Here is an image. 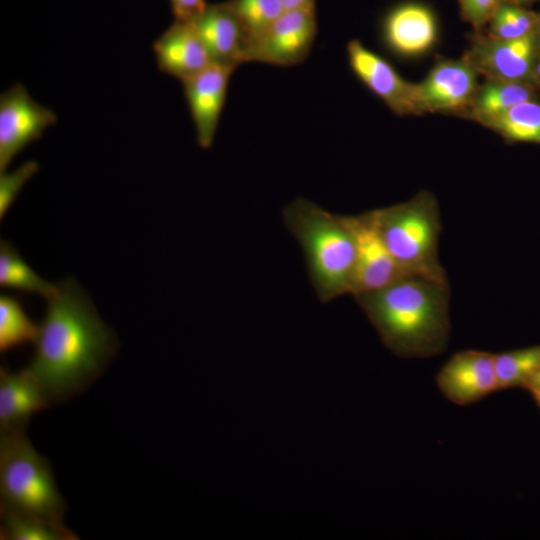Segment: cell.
Here are the masks:
<instances>
[{
	"mask_svg": "<svg viewBox=\"0 0 540 540\" xmlns=\"http://www.w3.org/2000/svg\"><path fill=\"white\" fill-rule=\"evenodd\" d=\"M45 299L35 353L24 370L54 403L82 392L100 376L118 342L74 278L56 283Z\"/></svg>",
	"mask_w": 540,
	"mask_h": 540,
	"instance_id": "6da1fadb",
	"label": "cell"
},
{
	"mask_svg": "<svg viewBox=\"0 0 540 540\" xmlns=\"http://www.w3.org/2000/svg\"><path fill=\"white\" fill-rule=\"evenodd\" d=\"M354 298L393 354L427 358L445 349L450 333L448 284L405 276Z\"/></svg>",
	"mask_w": 540,
	"mask_h": 540,
	"instance_id": "7a4b0ae2",
	"label": "cell"
},
{
	"mask_svg": "<svg viewBox=\"0 0 540 540\" xmlns=\"http://www.w3.org/2000/svg\"><path fill=\"white\" fill-rule=\"evenodd\" d=\"M281 216L303 252L308 278L318 299L326 304L352 295L355 245L341 214L298 197L283 208Z\"/></svg>",
	"mask_w": 540,
	"mask_h": 540,
	"instance_id": "3957f363",
	"label": "cell"
},
{
	"mask_svg": "<svg viewBox=\"0 0 540 540\" xmlns=\"http://www.w3.org/2000/svg\"><path fill=\"white\" fill-rule=\"evenodd\" d=\"M385 244L405 276L448 284L439 260L441 220L436 198L422 190L405 202L376 209Z\"/></svg>",
	"mask_w": 540,
	"mask_h": 540,
	"instance_id": "277c9868",
	"label": "cell"
},
{
	"mask_svg": "<svg viewBox=\"0 0 540 540\" xmlns=\"http://www.w3.org/2000/svg\"><path fill=\"white\" fill-rule=\"evenodd\" d=\"M0 509L63 524L65 501L51 465L24 433L0 437Z\"/></svg>",
	"mask_w": 540,
	"mask_h": 540,
	"instance_id": "5b68a950",
	"label": "cell"
},
{
	"mask_svg": "<svg viewBox=\"0 0 540 540\" xmlns=\"http://www.w3.org/2000/svg\"><path fill=\"white\" fill-rule=\"evenodd\" d=\"M540 48V31L515 39L475 32L464 59L486 79L530 82Z\"/></svg>",
	"mask_w": 540,
	"mask_h": 540,
	"instance_id": "8992f818",
	"label": "cell"
},
{
	"mask_svg": "<svg viewBox=\"0 0 540 540\" xmlns=\"http://www.w3.org/2000/svg\"><path fill=\"white\" fill-rule=\"evenodd\" d=\"M57 122L48 107L35 101L24 85L16 83L0 95V172Z\"/></svg>",
	"mask_w": 540,
	"mask_h": 540,
	"instance_id": "52a82bcc",
	"label": "cell"
},
{
	"mask_svg": "<svg viewBox=\"0 0 540 540\" xmlns=\"http://www.w3.org/2000/svg\"><path fill=\"white\" fill-rule=\"evenodd\" d=\"M350 230L356 254L352 296L383 288L405 277L390 254L381 234L376 209L341 215Z\"/></svg>",
	"mask_w": 540,
	"mask_h": 540,
	"instance_id": "ba28073f",
	"label": "cell"
},
{
	"mask_svg": "<svg viewBox=\"0 0 540 540\" xmlns=\"http://www.w3.org/2000/svg\"><path fill=\"white\" fill-rule=\"evenodd\" d=\"M349 66L354 75L398 116L423 115L417 83L404 79L383 57L360 40L347 44Z\"/></svg>",
	"mask_w": 540,
	"mask_h": 540,
	"instance_id": "9c48e42d",
	"label": "cell"
},
{
	"mask_svg": "<svg viewBox=\"0 0 540 540\" xmlns=\"http://www.w3.org/2000/svg\"><path fill=\"white\" fill-rule=\"evenodd\" d=\"M317 32L316 7L286 10L255 46L251 62L299 65L309 57Z\"/></svg>",
	"mask_w": 540,
	"mask_h": 540,
	"instance_id": "30bf717a",
	"label": "cell"
},
{
	"mask_svg": "<svg viewBox=\"0 0 540 540\" xmlns=\"http://www.w3.org/2000/svg\"><path fill=\"white\" fill-rule=\"evenodd\" d=\"M436 384L454 404L466 406L481 401L500 390L495 354L474 349L453 354L439 370Z\"/></svg>",
	"mask_w": 540,
	"mask_h": 540,
	"instance_id": "8fae6325",
	"label": "cell"
},
{
	"mask_svg": "<svg viewBox=\"0 0 540 540\" xmlns=\"http://www.w3.org/2000/svg\"><path fill=\"white\" fill-rule=\"evenodd\" d=\"M478 75L464 58L437 61L426 77L417 83L423 113L463 115L479 85Z\"/></svg>",
	"mask_w": 540,
	"mask_h": 540,
	"instance_id": "7c38bea8",
	"label": "cell"
},
{
	"mask_svg": "<svg viewBox=\"0 0 540 540\" xmlns=\"http://www.w3.org/2000/svg\"><path fill=\"white\" fill-rule=\"evenodd\" d=\"M234 68L213 63L181 82L194 124L196 141L202 149L212 147L225 106Z\"/></svg>",
	"mask_w": 540,
	"mask_h": 540,
	"instance_id": "4fadbf2b",
	"label": "cell"
},
{
	"mask_svg": "<svg viewBox=\"0 0 540 540\" xmlns=\"http://www.w3.org/2000/svg\"><path fill=\"white\" fill-rule=\"evenodd\" d=\"M191 23L214 63L236 69L250 62L251 41L227 2L208 4Z\"/></svg>",
	"mask_w": 540,
	"mask_h": 540,
	"instance_id": "5bb4252c",
	"label": "cell"
},
{
	"mask_svg": "<svg viewBox=\"0 0 540 540\" xmlns=\"http://www.w3.org/2000/svg\"><path fill=\"white\" fill-rule=\"evenodd\" d=\"M381 37L386 48L397 56H421L430 51L437 41L435 15L422 3L398 4L384 16Z\"/></svg>",
	"mask_w": 540,
	"mask_h": 540,
	"instance_id": "9a60e30c",
	"label": "cell"
},
{
	"mask_svg": "<svg viewBox=\"0 0 540 540\" xmlns=\"http://www.w3.org/2000/svg\"><path fill=\"white\" fill-rule=\"evenodd\" d=\"M157 67L183 82L214 62L191 22H174L153 42Z\"/></svg>",
	"mask_w": 540,
	"mask_h": 540,
	"instance_id": "2e32d148",
	"label": "cell"
},
{
	"mask_svg": "<svg viewBox=\"0 0 540 540\" xmlns=\"http://www.w3.org/2000/svg\"><path fill=\"white\" fill-rule=\"evenodd\" d=\"M43 388L24 369H0V434L24 433L31 417L51 405Z\"/></svg>",
	"mask_w": 540,
	"mask_h": 540,
	"instance_id": "e0dca14e",
	"label": "cell"
},
{
	"mask_svg": "<svg viewBox=\"0 0 540 540\" xmlns=\"http://www.w3.org/2000/svg\"><path fill=\"white\" fill-rule=\"evenodd\" d=\"M536 99L533 83L486 79L479 84L463 114L476 122L506 112L519 103Z\"/></svg>",
	"mask_w": 540,
	"mask_h": 540,
	"instance_id": "ac0fdd59",
	"label": "cell"
},
{
	"mask_svg": "<svg viewBox=\"0 0 540 540\" xmlns=\"http://www.w3.org/2000/svg\"><path fill=\"white\" fill-rule=\"evenodd\" d=\"M478 123L506 140L540 144V102L536 99L519 103Z\"/></svg>",
	"mask_w": 540,
	"mask_h": 540,
	"instance_id": "d6986e66",
	"label": "cell"
},
{
	"mask_svg": "<svg viewBox=\"0 0 540 540\" xmlns=\"http://www.w3.org/2000/svg\"><path fill=\"white\" fill-rule=\"evenodd\" d=\"M0 285L47 298L55 289L24 261L12 242L0 241Z\"/></svg>",
	"mask_w": 540,
	"mask_h": 540,
	"instance_id": "ffe728a7",
	"label": "cell"
},
{
	"mask_svg": "<svg viewBox=\"0 0 540 540\" xmlns=\"http://www.w3.org/2000/svg\"><path fill=\"white\" fill-rule=\"evenodd\" d=\"M0 538L5 540H74L77 536L64 524L0 509Z\"/></svg>",
	"mask_w": 540,
	"mask_h": 540,
	"instance_id": "44dd1931",
	"label": "cell"
},
{
	"mask_svg": "<svg viewBox=\"0 0 540 540\" xmlns=\"http://www.w3.org/2000/svg\"><path fill=\"white\" fill-rule=\"evenodd\" d=\"M39 325L26 313L22 303L14 296H0V351L7 352L27 343H35Z\"/></svg>",
	"mask_w": 540,
	"mask_h": 540,
	"instance_id": "7402d4cb",
	"label": "cell"
},
{
	"mask_svg": "<svg viewBox=\"0 0 540 540\" xmlns=\"http://www.w3.org/2000/svg\"><path fill=\"white\" fill-rule=\"evenodd\" d=\"M227 4L242 23L251 41L252 52L271 26L286 11L283 0H229Z\"/></svg>",
	"mask_w": 540,
	"mask_h": 540,
	"instance_id": "603a6c76",
	"label": "cell"
},
{
	"mask_svg": "<svg viewBox=\"0 0 540 540\" xmlns=\"http://www.w3.org/2000/svg\"><path fill=\"white\" fill-rule=\"evenodd\" d=\"M540 368V345L495 354L499 389L523 387Z\"/></svg>",
	"mask_w": 540,
	"mask_h": 540,
	"instance_id": "cb8c5ba5",
	"label": "cell"
},
{
	"mask_svg": "<svg viewBox=\"0 0 540 540\" xmlns=\"http://www.w3.org/2000/svg\"><path fill=\"white\" fill-rule=\"evenodd\" d=\"M540 31V13L503 1L488 23L487 34L498 39H515Z\"/></svg>",
	"mask_w": 540,
	"mask_h": 540,
	"instance_id": "d4e9b609",
	"label": "cell"
},
{
	"mask_svg": "<svg viewBox=\"0 0 540 540\" xmlns=\"http://www.w3.org/2000/svg\"><path fill=\"white\" fill-rule=\"evenodd\" d=\"M39 164L29 160L13 171L0 173V218L6 215L24 185L38 172Z\"/></svg>",
	"mask_w": 540,
	"mask_h": 540,
	"instance_id": "484cf974",
	"label": "cell"
},
{
	"mask_svg": "<svg viewBox=\"0 0 540 540\" xmlns=\"http://www.w3.org/2000/svg\"><path fill=\"white\" fill-rule=\"evenodd\" d=\"M503 0H459L462 18L482 32Z\"/></svg>",
	"mask_w": 540,
	"mask_h": 540,
	"instance_id": "4316f807",
	"label": "cell"
},
{
	"mask_svg": "<svg viewBox=\"0 0 540 540\" xmlns=\"http://www.w3.org/2000/svg\"><path fill=\"white\" fill-rule=\"evenodd\" d=\"M171 12L176 21L191 22L207 7L206 0H169Z\"/></svg>",
	"mask_w": 540,
	"mask_h": 540,
	"instance_id": "83f0119b",
	"label": "cell"
},
{
	"mask_svg": "<svg viewBox=\"0 0 540 540\" xmlns=\"http://www.w3.org/2000/svg\"><path fill=\"white\" fill-rule=\"evenodd\" d=\"M527 389L536 402L540 401V368L525 382Z\"/></svg>",
	"mask_w": 540,
	"mask_h": 540,
	"instance_id": "f1b7e54d",
	"label": "cell"
},
{
	"mask_svg": "<svg viewBox=\"0 0 540 540\" xmlns=\"http://www.w3.org/2000/svg\"><path fill=\"white\" fill-rule=\"evenodd\" d=\"M286 10L316 7L315 0H283Z\"/></svg>",
	"mask_w": 540,
	"mask_h": 540,
	"instance_id": "f546056e",
	"label": "cell"
},
{
	"mask_svg": "<svg viewBox=\"0 0 540 540\" xmlns=\"http://www.w3.org/2000/svg\"><path fill=\"white\" fill-rule=\"evenodd\" d=\"M505 2H509V3H512V4H516V5H521V6H524L528 3H531L535 0H503Z\"/></svg>",
	"mask_w": 540,
	"mask_h": 540,
	"instance_id": "4dcf8cb0",
	"label": "cell"
},
{
	"mask_svg": "<svg viewBox=\"0 0 540 540\" xmlns=\"http://www.w3.org/2000/svg\"><path fill=\"white\" fill-rule=\"evenodd\" d=\"M537 404H538V405H539V407H540V401H539V402H537Z\"/></svg>",
	"mask_w": 540,
	"mask_h": 540,
	"instance_id": "1f68e13d",
	"label": "cell"
}]
</instances>
